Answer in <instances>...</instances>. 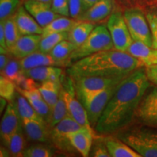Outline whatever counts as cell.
<instances>
[{
  "label": "cell",
  "mask_w": 157,
  "mask_h": 157,
  "mask_svg": "<svg viewBox=\"0 0 157 157\" xmlns=\"http://www.w3.org/2000/svg\"><path fill=\"white\" fill-rule=\"evenodd\" d=\"M23 1H24V0H23Z\"/></svg>",
  "instance_id": "cell-48"
},
{
  "label": "cell",
  "mask_w": 157,
  "mask_h": 157,
  "mask_svg": "<svg viewBox=\"0 0 157 157\" xmlns=\"http://www.w3.org/2000/svg\"><path fill=\"white\" fill-rule=\"evenodd\" d=\"M6 101H7L6 99H5L4 98L2 97L0 98V103H1V106H0L1 109H0V111H1V113H2L4 110H5V109H6V107H7L6 106V105H7V102Z\"/></svg>",
  "instance_id": "cell-46"
},
{
  "label": "cell",
  "mask_w": 157,
  "mask_h": 157,
  "mask_svg": "<svg viewBox=\"0 0 157 157\" xmlns=\"http://www.w3.org/2000/svg\"><path fill=\"white\" fill-rule=\"evenodd\" d=\"M63 78V77H62ZM62 88V78L58 81H46L42 82L39 89L43 98L50 108L51 112L58 102Z\"/></svg>",
  "instance_id": "cell-23"
},
{
  "label": "cell",
  "mask_w": 157,
  "mask_h": 157,
  "mask_svg": "<svg viewBox=\"0 0 157 157\" xmlns=\"http://www.w3.org/2000/svg\"><path fill=\"white\" fill-rule=\"evenodd\" d=\"M0 156L2 157H5V156H10V151L8 148L6 147V148H3V147H1V152H0Z\"/></svg>",
  "instance_id": "cell-45"
},
{
  "label": "cell",
  "mask_w": 157,
  "mask_h": 157,
  "mask_svg": "<svg viewBox=\"0 0 157 157\" xmlns=\"http://www.w3.org/2000/svg\"><path fill=\"white\" fill-rule=\"evenodd\" d=\"M23 74L34 81L44 82L46 81H58L63 76V70L58 66H39L30 69L23 70Z\"/></svg>",
  "instance_id": "cell-20"
},
{
  "label": "cell",
  "mask_w": 157,
  "mask_h": 157,
  "mask_svg": "<svg viewBox=\"0 0 157 157\" xmlns=\"http://www.w3.org/2000/svg\"><path fill=\"white\" fill-rule=\"evenodd\" d=\"M21 0H0V21L13 16L20 7Z\"/></svg>",
  "instance_id": "cell-36"
},
{
  "label": "cell",
  "mask_w": 157,
  "mask_h": 157,
  "mask_svg": "<svg viewBox=\"0 0 157 157\" xmlns=\"http://www.w3.org/2000/svg\"><path fill=\"white\" fill-rule=\"evenodd\" d=\"M119 9L124 11L130 8H138L143 11L157 5V0H115Z\"/></svg>",
  "instance_id": "cell-33"
},
{
  "label": "cell",
  "mask_w": 157,
  "mask_h": 157,
  "mask_svg": "<svg viewBox=\"0 0 157 157\" xmlns=\"http://www.w3.org/2000/svg\"><path fill=\"white\" fill-rule=\"evenodd\" d=\"M55 154L53 148L42 144H35L27 147L23 157H52Z\"/></svg>",
  "instance_id": "cell-34"
},
{
  "label": "cell",
  "mask_w": 157,
  "mask_h": 157,
  "mask_svg": "<svg viewBox=\"0 0 157 157\" xmlns=\"http://www.w3.org/2000/svg\"><path fill=\"white\" fill-rule=\"evenodd\" d=\"M70 17L77 20L82 13V0H68Z\"/></svg>",
  "instance_id": "cell-39"
},
{
  "label": "cell",
  "mask_w": 157,
  "mask_h": 157,
  "mask_svg": "<svg viewBox=\"0 0 157 157\" xmlns=\"http://www.w3.org/2000/svg\"><path fill=\"white\" fill-rule=\"evenodd\" d=\"M115 0H100L91 7L82 13L77 21L98 23L109 17L113 12Z\"/></svg>",
  "instance_id": "cell-14"
},
{
  "label": "cell",
  "mask_w": 157,
  "mask_h": 157,
  "mask_svg": "<svg viewBox=\"0 0 157 157\" xmlns=\"http://www.w3.org/2000/svg\"><path fill=\"white\" fill-rule=\"evenodd\" d=\"M150 83L145 66L137 68L122 80L98 119L95 131L103 135L111 134L127 126L135 118Z\"/></svg>",
  "instance_id": "cell-1"
},
{
  "label": "cell",
  "mask_w": 157,
  "mask_h": 157,
  "mask_svg": "<svg viewBox=\"0 0 157 157\" xmlns=\"http://www.w3.org/2000/svg\"><path fill=\"white\" fill-rule=\"evenodd\" d=\"M68 116L69 115H68L67 106H66V102L64 101L61 90H60V96H59L58 102H57L52 111V115H51L50 121L49 122V126H50V128H52Z\"/></svg>",
  "instance_id": "cell-32"
},
{
  "label": "cell",
  "mask_w": 157,
  "mask_h": 157,
  "mask_svg": "<svg viewBox=\"0 0 157 157\" xmlns=\"http://www.w3.org/2000/svg\"><path fill=\"white\" fill-rule=\"evenodd\" d=\"M41 39V34L23 35L10 50V53L15 58L21 60L39 50Z\"/></svg>",
  "instance_id": "cell-15"
},
{
  "label": "cell",
  "mask_w": 157,
  "mask_h": 157,
  "mask_svg": "<svg viewBox=\"0 0 157 157\" xmlns=\"http://www.w3.org/2000/svg\"><path fill=\"white\" fill-rule=\"evenodd\" d=\"M23 71L18 59H12L10 60L7 66L1 71V75L10 79L17 86L25 77Z\"/></svg>",
  "instance_id": "cell-29"
},
{
  "label": "cell",
  "mask_w": 157,
  "mask_h": 157,
  "mask_svg": "<svg viewBox=\"0 0 157 157\" xmlns=\"http://www.w3.org/2000/svg\"><path fill=\"white\" fill-rule=\"evenodd\" d=\"M143 66L142 63L128 52L111 49L74 62L68 66L66 74L72 78L87 76H126Z\"/></svg>",
  "instance_id": "cell-2"
},
{
  "label": "cell",
  "mask_w": 157,
  "mask_h": 157,
  "mask_svg": "<svg viewBox=\"0 0 157 157\" xmlns=\"http://www.w3.org/2000/svg\"><path fill=\"white\" fill-rule=\"evenodd\" d=\"M61 93L67 106L68 115L83 127H92L87 110L76 95L73 81L70 76L62 78Z\"/></svg>",
  "instance_id": "cell-7"
},
{
  "label": "cell",
  "mask_w": 157,
  "mask_h": 157,
  "mask_svg": "<svg viewBox=\"0 0 157 157\" xmlns=\"http://www.w3.org/2000/svg\"><path fill=\"white\" fill-rule=\"evenodd\" d=\"M16 84L5 76H0V96L8 102H13L16 95Z\"/></svg>",
  "instance_id": "cell-35"
},
{
  "label": "cell",
  "mask_w": 157,
  "mask_h": 157,
  "mask_svg": "<svg viewBox=\"0 0 157 157\" xmlns=\"http://www.w3.org/2000/svg\"><path fill=\"white\" fill-rule=\"evenodd\" d=\"M1 22L3 23L6 42H7V47L10 50L14 46L22 35L21 34L18 29H17L14 15L8 17L5 21H1Z\"/></svg>",
  "instance_id": "cell-30"
},
{
  "label": "cell",
  "mask_w": 157,
  "mask_h": 157,
  "mask_svg": "<svg viewBox=\"0 0 157 157\" xmlns=\"http://www.w3.org/2000/svg\"><path fill=\"white\" fill-rule=\"evenodd\" d=\"M22 124L23 131L31 140L41 143L50 140V127L47 122L23 119Z\"/></svg>",
  "instance_id": "cell-18"
},
{
  "label": "cell",
  "mask_w": 157,
  "mask_h": 157,
  "mask_svg": "<svg viewBox=\"0 0 157 157\" xmlns=\"http://www.w3.org/2000/svg\"><path fill=\"white\" fill-rule=\"evenodd\" d=\"M120 83L121 82L113 84L99 92L84 105V108L87 110L88 119L92 127L95 128L104 109L114 95L116 90Z\"/></svg>",
  "instance_id": "cell-11"
},
{
  "label": "cell",
  "mask_w": 157,
  "mask_h": 157,
  "mask_svg": "<svg viewBox=\"0 0 157 157\" xmlns=\"http://www.w3.org/2000/svg\"><path fill=\"white\" fill-rule=\"evenodd\" d=\"M123 15L133 41L153 48L151 30L144 11L138 8L127 9Z\"/></svg>",
  "instance_id": "cell-6"
},
{
  "label": "cell",
  "mask_w": 157,
  "mask_h": 157,
  "mask_svg": "<svg viewBox=\"0 0 157 157\" xmlns=\"http://www.w3.org/2000/svg\"><path fill=\"white\" fill-rule=\"evenodd\" d=\"M77 22V20L69 18L68 17L60 16L43 28L42 36L44 37L52 34L68 32Z\"/></svg>",
  "instance_id": "cell-25"
},
{
  "label": "cell",
  "mask_w": 157,
  "mask_h": 157,
  "mask_svg": "<svg viewBox=\"0 0 157 157\" xmlns=\"http://www.w3.org/2000/svg\"><path fill=\"white\" fill-rule=\"evenodd\" d=\"M82 127L83 126L79 124L73 118L68 116L50 128V141L61 151L71 152L74 148L69 141V135Z\"/></svg>",
  "instance_id": "cell-9"
},
{
  "label": "cell",
  "mask_w": 157,
  "mask_h": 157,
  "mask_svg": "<svg viewBox=\"0 0 157 157\" xmlns=\"http://www.w3.org/2000/svg\"><path fill=\"white\" fill-rule=\"evenodd\" d=\"M14 17L17 29L22 36L30 34L42 35L43 28L25 10L24 6H20Z\"/></svg>",
  "instance_id": "cell-17"
},
{
  "label": "cell",
  "mask_w": 157,
  "mask_h": 157,
  "mask_svg": "<svg viewBox=\"0 0 157 157\" xmlns=\"http://www.w3.org/2000/svg\"><path fill=\"white\" fill-rule=\"evenodd\" d=\"M111 157H142L135 149L119 137H110L104 141Z\"/></svg>",
  "instance_id": "cell-22"
},
{
  "label": "cell",
  "mask_w": 157,
  "mask_h": 157,
  "mask_svg": "<svg viewBox=\"0 0 157 157\" xmlns=\"http://www.w3.org/2000/svg\"><path fill=\"white\" fill-rule=\"evenodd\" d=\"M90 156L94 157H111V154L108 150L105 143H99L95 145L93 148L91 149Z\"/></svg>",
  "instance_id": "cell-40"
},
{
  "label": "cell",
  "mask_w": 157,
  "mask_h": 157,
  "mask_svg": "<svg viewBox=\"0 0 157 157\" xmlns=\"http://www.w3.org/2000/svg\"><path fill=\"white\" fill-rule=\"evenodd\" d=\"M52 9L57 14L65 17H70L68 0H52Z\"/></svg>",
  "instance_id": "cell-38"
},
{
  "label": "cell",
  "mask_w": 157,
  "mask_h": 157,
  "mask_svg": "<svg viewBox=\"0 0 157 157\" xmlns=\"http://www.w3.org/2000/svg\"><path fill=\"white\" fill-rule=\"evenodd\" d=\"M127 76H87L71 78L77 97L84 106L99 92L119 83Z\"/></svg>",
  "instance_id": "cell-5"
},
{
  "label": "cell",
  "mask_w": 157,
  "mask_h": 157,
  "mask_svg": "<svg viewBox=\"0 0 157 157\" xmlns=\"http://www.w3.org/2000/svg\"><path fill=\"white\" fill-rule=\"evenodd\" d=\"M10 61V58L7 54H0V70L2 71Z\"/></svg>",
  "instance_id": "cell-44"
},
{
  "label": "cell",
  "mask_w": 157,
  "mask_h": 157,
  "mask_svg": "<svg viewBox=\"0 0 157 157\" xmlns=\"http://www.w3.org/2000/svg\"><path fill=\"white\" fill-rule=\"evenodd\" d=\"M22 127V119L16 105L14 101L10 102L4 112L0 126V135L4 145L7 143L12 135Z\"/></svg>",
  "instance_id": "cell-12"
},
{
  "label": "cell",
  "mask_w": 157,
  "mask_h": 157,
  "mask_svg": "<svg viewBox=\"0 0 157 157\" xmlns=\"http://www.w3.org/2000/svg\"><path fill=\"white\" fill-rule=\"evenodd\" d=\"M95 27L94 23L77 21L76 24L68 31V39L77 48L89 36Z\"/></svg>",
  "instance_id": "cell-24"
},
{
  "label": "cell",
  "mask_w": 157,
  "mask_h": 157,
  "mask_svg": "<svg viewBox=\"0 0 157 157\" xmlns=\"http://www.w3.org/2000/svg\"><path fill=\"white\" fill-rule=\"evenodd\" d=\"M135 118L146 126L157 127V87L146 92L137 107Z\"/></svg>",
  "instance_id": "cell-10"
},
{
  "label": "cell",
  "mask_w": 157,
  "mask_h": 157,
  "mask_svg": "<svg viewBox=\"0 0 157 157\" xmlns=\"http://www.w3.org/2000/svg\"><path fill=\"white\" fill-rule=\"evenodd\" d=\"M10 52L9 48L6 42L5 29H4L3 23H0V53L8 54Z\"/></svg>",
  "instance_id": "cell-41"
},
{
  "label": "cell",
  "mask_w": 157,
  "mask_h": 157,
  "mask_svg": "<svg viewBox=\"0 0 157 157\" xmlns=\"http://www.w3.org/2000/svg\"><path fill=\"white\" fill-rule=\"evenodd\" d=\"M117 136L142 157H157V127H135Z\"/></svg>",
  "instance_id": "cell-3"
},
{
  "label": "cell",
  "mask_w": 157,
  "mask_h": 157,
  "mask_svg": "<svg viewBox=\"0 0 157 157\" xmlns=\"http://www.w3.org/2000/svg\"><path fill=\"white\" fill-rule=\"evenodd\" d=\"M16 100H14V103L18 111V113L21 119H29L39 121H44V119L36 112V110L32 107L28 100L24 96L17 93L16 94Z\"/></svg>",
  "instance_id": "cell-26"
},
{
  "label": "cell",
  "mask_w": 157,
  "mask_h": 157,
  "mask_svg": "<svg viewBox=\"0 0 157 157\" xmlns=\"http://www.w3.org/2000/svg\"><path fill=\"white\" fill-rule=\"evenodd\" d=\"M68 32H61L52 34L44 37L42 36L39 43V51L44 53H50V51L56 46L58 43L65 39H68Z\"/></svg>",
  "instance_id": "cell-31"
},
{
  "label": "cell",
  "mask_w": 157,
  "mask_h": 157,
  "mask_svg": "<svg viewBox=\"0 0 157 157\" xmlns=\"http://www.w3.org/2000/svg\"><path fill=\"white\" fill-rule=\"evenodd\" d=\"M69 141L74 150L83 157L90 156L93 141V131L92 127H83L69 135Z\"/></svg>",
  "instance_id": "cell-16"
},
{
  "label": "cell",
  "mask_w": 157,
  "mask_h": 157,
  "mask_svg": "<svg viewBox=\"0 0 157 157\" xmlns=\"http://www.w3.org/2000/svg\"><path fill=\"white\" fill-rule=\"evenodd\" d=\"M35 1H39V2H46V3L52 4V0H35Z\"/></svg>",
  "instance_id": "cell-47"
},
{
  "label": "cell",
  "mask_w": 157,
  "mask_h": 157,
  "mask_svg": "<svg viewBox=\"0 0 157 157\" xmlns=\"http://www.w3.org/2000/svg\"><path fill=\"white\" fill-rule=\"evenodd\" d=\"M76 48L73 43L71 42L68 39H65L58 43L55 48L50 51V54L54 59L60 62H63L67 65V67L70 66L71 63L68 60L70 55Z\"/></svg>",
  "instance_id": "cell-28"
},
{
  "label": "cell",
  "mask_w": 157,
  "mask_h": 157,
  "mask_svg": "<svg viewBox=\"0 0 157 157\" xmlns=\"http://www.w3.org/2000/svg\"><path fill=\"white\" fill-rule=\"evenodd\" d=\"M100 0H82V13L87 10L91 7L93 5L99 2ZM82 15V14H81Z\"/></svg>",
  "instance_id": "cell-43"
},
{
  "label": "cell",
  "mask_w": 157,
  "mask_h": 157,
  "mask_svg": "<svg viewBox=\"0 0 157 157\" xmlns=\"http://www.w3.org/2000/svg\"><path fill=\"white\" fill-rule=\"evenodd\" d=\"M114 49L113 44L107 26L100 25L95 26L89 36L82 44L70 55L71 63L103 50Z\"/></svg>",
  "instance_id": "cell-4"
},
{
  "label": "cell",
  "mask_w": 157,
  "mask_h": 157,
  "mask_svg": "<svg viewBox=\"0 0 157 157\" xmlns=\"http://www.w3.org/2000/svg\"><path fill=\"white\" fill-rule=\"evenodd\" d=\"M107 28L113 44L114 49L121 52H127L134 42L129 33L128 27L121 9L116 10L108 20Z\"/></svg>",
  "instance_id": "cell-8"
},
{
  "label": "cell",
  "mask_w": 157,
  "mask_h": 157,
  "mask_svg": "<svg viewBox=\"0 0 157 157\" xmlns=\"http://www.w3.org/2000/svg\"><path fill=\"white\" fill-rule=\"evenodd\" d=\"M19 61L23 70L30 69L39 66H58V67L67 66V65L64 63L60 62L54 59L50 53H44L39 52V50L21 59Z\"/></svg>",
  "instance_id": "cell-19"
},
{
  "label": "cell",
  "mask_w": 157,
  "mask_h": 157,
  "mask_svg": "<svg viewBox=\"0 0 157 157\" xmlns=\"http://www.w3.org/2000/svg\"><path fill=\"white\" fill-rule=\"evenodd\" d=\"M23 127L15 132L7 141L5 146L8 148L10 156L15 157L23 156V154L26 147L24 134L23 132Z\"/></svg>",
  "instance_id": "cell-27"
},
{
  "label": "cell",
  "mask_w": 157,
  "mask_h": 157,
  "mask_svg": "<svg viewBox=\"0 0 157 157\" xmlns=\"http://www.w3.org/2000/svg\"><path fill=\"white\" fill-rule=\"evenodd\" d=\"M146 73L151 83L157 86V64L146 67Z\"/></svg>",
  "instance_id": "cell-42"
},
{
  "label": "cell",
  "mask_w": 157,
  "mask_h": 157,
  "mask_svg": "<svg viewBox=\"0 0 157 157\" xmlns=\"http://www.w3.org/2000/svg\"><path fill=\"white\" fill-rule=\"evenodd\" d=\"M152 33L153 48L157 50V5L144 10Z\"/></svg>",
  "instance_id": "cell-37"
},
{
  "label": "cell",
  "mask_w": 157,
  "mask_h": 157,
  "mask_svg": "<svg viewBox=\"0 0 157 157\" xmlns=\"http://www.w3.org/2000/svg\"><path fill=\"white\" fill-rule=\"evenodd\" d=\"M127 52L137 58L145 67L157 64V50L140 42L134 41Z\"/></svg>",
  "instance_id": "cell-21"
},
{
  "label": "cell",
  "mask_w": 157,
  "mask_h": 157,
  "mask_svg": "<svg viewBox=\"0 0 157 157\" xmlns=\"http://www.w3.org/2000/svg\"><path fill=\"white\" fill-rule=\"evenodd\" d=\"M23 6L42 28L61 15L57 14L52 9V4L35 1L24 0Z\"/></svg>",
  "instance_id": "cell-13"
}]
</instances>
